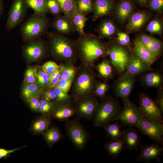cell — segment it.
<instances>
[{
  "mask_svg": "<svg viewBox=\"0 0 163 163\" xmlns=\"http://www.w3.org/2000/svg\"><path fill=\"white\" fill-rule=\"evenodd\" d=\"M75 42L82 64L90 68L97 59L107 55L108 44L94 34L85 33L79 35Z\"/></svg>",
  "mask_w": 163,
  "mask_h": 163,
  "instance_id": "cell-1",
  "label": "cell"
},
{
  "mask_svg": "<svg viewBox=\"0 0 163 163\" xmlns=\"http://www.w3.org/2000/svg\"><path fill=\"white\" fill-rule=\"evenodd\" d=\"M47 37L51 54L55 59L75 64L78 58L75 41L53 32H49Z\"/></svg>",
  "mask_w": 163,
  "mask_h": 163,
  "instance_id": "cell-2",
  "label": "cell"
},
{
  "mask_svg": "<svg viewBox=\"0 0 163 163\" xmlns=\"http://www.w3.org/2000/svg\"><path fill=\"white\" fill-rule=\"evenodd\" d=\"M96 82L95 75L90 68L82 64L77 69L71 86V96L75 101L94 95Z\"/></svg>",
  "mask_w": 163,
  "mask_h": 163,
  "instance_id": "cell-3",
  "label": "cell"
},
{
  "mask_svg": "<svg viewBox=\"0 0 163 163\" xmlns=\"http://www.w3.org/2000/svg\"><path fill=\"white\" fill-rule=\"evenodd\" d=\"M122 108L118 102L110 96L106 97L98 105L93 118V126L103 127L115 119Z\"/></svg>",
  "mask_w": 163,
  "mask_h": 163,
  "instance_id": "cell-4",
  "label": "cell"
},
{
  "mask_svg": "<svg viewBox=\"0 0 163 163\" xmlns=\"http://www.w3.org/2000/svg\"><path fill=\"white\" fill-rule=\"evenodd\" d=\"M48 24V19L45 15L34 13L21 27L23 40L29 42L39 38L45 33Z\"/></svg>",
  "mask_w": 163,
  "mask_h": 163,
  "instance_id": "cell-5",
  "label": "cell"
},
{
  "mask_svg": "<svg viewBox=\"0 0 163 163\" xmlns=\"http://www.w3.org/2000/svg\"><path fill=\"white\" fill-rule=\"evenodd\" d=\"M143 135L163 145V124L159 120L143 116L136 126Z\"/></svg>",
  "mask_w": 163,
  "mask_h": 163,
  "instance_id": "cell-6",
  "label": "cell"
},
{
  "mask_svg": "<svg viewBox=\"0 0 163 163\" xmlns=\"http://www.w3.org/2000/svg\"><path fill=\"white\" fill-rule=\"evenodd\" d=\"M67 121L66 129L70 139L77 150L84 149L88 140V133L77 120Z\"/></svg>",
  "mask_w": 163,
  "mask_h": 163,
  "instance_id": "cell-7",
  "label": "cell"
},
{
  "mask_svg": "<svg viewBox=\"0 0 163 163\" xmlns=\"http://www.w3.org/2000/svg\"><path fill=\"white\" fill-rule=\"evenodd\" d=\"M124 107L115 119L120 120L125 125L130 127H136L143 115L139 107L131 103L129 98L123 99Z\"/></svg>",
  "mask_w": 163,
  "mask_h": 163,
  "instance_id": "cell-8",
  "label": "cell"
},
{
  "mask_svg": "<svg viewBox=\"0 0 163 163\" xmlns=\"http://www.w3.org/2000/svg\"><path fill=\"white\" fill-rule=\"evenodd\" d=\"M107 55L110 63L117 71L121 74L124 72L130 54L125 47L114 43L108 44Z\"/></svg>",
  "mask_w": 163,
  "mask_h": 163,
  "instance_id": "cell-9",
  "label": "cell"
},
{
  "mask_svg": "<svg viewBox=\"0 0 163 163\" xmlns=\"http://www.w3.org/2000/svg\"><path fill=\"white\" fill-rule=\"evenodd\" d=\"M75 101V114L78 117L89 120L93 119L99 104L94 95L83 97Z\"/></svg>",
  "mask_w": 163,
  "mask_h": 163,
  "instance_id": "cell-10",
  "label": "cell"
},
{
  "mask_svg": "<svg viewBox=\"0 0 163 163\" xmlns=\"http://www.w3.org/2000/svg\"><path fill=\"white\" fill-rule=\"evenodd\" d=\"M28 42L24 47L23 53L28 61L30 62L37 61L45 56L46 53L47 47L43 40H35Z\"/></svg>",
  "mask_w": 163,
  "mask_h": 163,
  "instance_id": "cell-11",
  "label": "cell"
},
{
  "mask_svg": "<svg viewBox=\"0 0 163 163\" xmlns=\"http://www.w3.org/2000/svg\"><path fill=\"white\" fill-rule=\"evenodd\" d=\"M27 7L25 0H14L6 24L8 30L14 29L20 23L25 15Z\"/></svg>",
  "mask_w": 163,
  "mask_h": 163,
  "instance_id": "cell-12",
  "label": "cell"
},
{
  "mask_svg": "<svg viewBox=\"0 0 163 163\" xmlns=\"http://www.w3.org/2000/svg\"><path fill=\"white\" fill-rule=\"evenodd\" d=\"M139 107L144 115L163 122L160 109L149 95L144 92L141 93L139 95Z\"/></svg>",
  "mask_w": 163,
  "mask_h": 163,
  "instance_id": "cell-13",
  "label": "cell"
},
{
  "mask_svg": "<svg viewBox=\"0 0 163 163\" xmlns=\"http://www.w3.org/2000/svg\"><path fill=\"white\" fill-rule=\"evenodd\" d=\"M153 71L151 65L140 60L133 51L130 54L125 72L121 76H135L143 72Z\"/></svg>",
  "mask_w": 163,
  "mask_h": 163,
  "instance_id": "cell-14",
  "label": "cell"
},
{
  "mask_svg": "<svg viewBox=\"0 0 163 163\" xmlns=\"http://www.w3.org/2000/svg\"><path fill=\"white\" fill-rule=\"evenodd\" d=\"M135 82V76H121L113 84L115 95L123 99L129 98Z\"/></svg>",
  "mask_w": 163,
  "mask_h": 163,
  "instance_id": "cell-15",
  "label": "cell"
},
{
  "mask_svg": "<svg viewBox=\"0 0 163 163\" xmlns=\"http://www.w3.org/2000/svg\"><path fill=\"white\" fill-rule=\"evenodd\" d=\"M163 151L162 145L157 143L150 145L141 146L140 151L136 157V159L146 163H149L154 159L159 161L160 157L163 155Z\"/></svg>",
  "mask_w": 163,
  "mask_h": 163,
  "instance_id": "cell-16",
  "label": "cell"
},
{
  "mask_svg": "<svg viewBox=\"0 0 163 163\" xmlns=\"http://www.w3.org/2000/svg\"><path fill=\"white\" fill-rule=\"evenodd\" d=\"M150 17V14L145 11H134L128 20L126 30L129 32L138 31L148 21Z\"/></svg>",
  "mask_w": 163,
  "mask_h": 163,
  "instance_id": "cell-17",
  "label": "cell"
},
{
  "mask_svg": "<svg viewBox=\"0 0 163 163\" xmlns=\"http://www.w3.org/2000/svg\"><path fill=\"white\" fill-rule=\"evenodd\" d=\"M75 113V106L71 101L56 103L51 116L59 120L63 121L68 120Z\"/></svg>",
  "mask_w": 163,
  "mask_h": 163,
  "instance_id": "cell-18",
  "label": "cell"
},
{
  "mask_svg": "<svg viewBox=\"0 0 163 163\" xmlns=\"http://www.w3.org/2000/svg\"><path fill=\"white\" fill-rule=\"evenodd\" d=\"M134 8L132 0H119L115 5L113 11L117 20L124 23L128 20L134 12Z\"/></svg>",
  "mask_w": 163,
  "mask_h": 163,
  "instance_id": "cell-19",
  "label": "cell"
},
{
  "mask_svg": "<svg viewBox=\"0 0 163 163\" xmlns=\"http://www.w3.org/2000/svg\"><path fill=\"white\" fill-rule=\"evenodd\" d=\"M93 20L109 15L113 11L114 0H92Z\"/></svg>",
  "mask_w": 163,
  "mask_h": 163,
  "instance_id": "cell-20",
  "label": "cell"
},
{
  "mask_svg": "<svg viewBox=\"0 0 163 163\" xmlns=\"http://www.w3.org/2000/svg\"><path fill=\"white\" fill-rule=\"evenodd\" d=\"M137 38L157 59L162 49V42L157 38L145 34L139 35Z\"/></svg>",
  "mask_w": 163,
  "mask_h": 163,
  "instance_id": "cell-21",
  "label": "cell"
},
{
  "mask_svg": "<svg viewBox=\"0 0 163 163\" xmlns=\"http://www.w3.org/2000/svg\"><path fill=\"white\" fill-rule=\"evenodd\" d=\"M132 128L122 131L121 138L124 142L125 150L137 151L138 150L141 138L137 130Z\"/></svg>",
  "mask_w": 163,
  "mask_h": 163,
  "instance_id": "cell-22",
  "label": "cell"
},
{
  "mask_svg": "<svg viewBox=\"0 0 163 163\" xmlns=\"http://www.w3.org/2000/svg\"><path fill=\"white\" fill-rule=\"evenodd\" d=\"M133 51L140 60L151 65L157 60L137 38L133 41Z\"/></svg>",
  "mask_w": 163,
  "mask_h": 163,
  "instance_id": "cell-23",
  "label": "cell"
},
{
  "mask_svg": "<svg viewBox=\"0 0 163 163\" xmlns=\"http://www.w3.org/2000/svg\"><path fill=\"white\" fill-rule=\"evenodd\" d=\"M52 25L57 32L62 34H68L74 30L71 21L65 15L56 16Z\"/></svg>",
  "mask_w": 163,
  "mask_h": 163,
  "instance_id": "cell-24",
  "label": "cell"
},
{
  "mask_svg": "<svg viewBox=\"0 0 163 163\" xmlns=\"http://www.w3.org/2000/svg\"><path fill=\"white\" fill-rule=\"evenodd\" d=\"M149 71L145 73L141 78L144 85L148 87L155 88L157 89L163 88V77L158 72Z\"/></svg>",
  "mask_w": 163,
  "mask_h": 163,
  "instance_id": "cell-25",
  "label": "cell"
},
{
  "mask_svg": "<svg viewBox=\"0 0 163 163\" xmlns=\"http://www.w3.org/2000/svg\"><path fill=\"white\" fill-rule=\"evenodd\" d=\"M104 148L109 156L115 159L125 150L124 141L122 138L111 139L104 144Z\"/></svg>",
  "mask_w": 163,
  "mask_h": 163,
  "instance_id": "cell-26",
  "label": "cell"
},
{
  "mask_svg": "<svg viewBox=\"0 0 163 163\" xmlns=\"http://www.w3.org/2000/svg\"><path fill=\"white\" fill-rule=\"evenodd\" d=\"M42 89L38 83L23 82L22 94L24 99L28 102L33 97L42 95Z\"/></svg>",
  "mask_w": 163,
  "mask_h": 163,
  "instance_id": "cell-27",
  "label": "cell"
},
{
  "mask_svg": "<svg viewBox=\"0 0 163 163\" xmlns=\"http://www.w3.org/2000/svg\"><path fill=\"white\" fill-rule=\"evenodd\" d=\"M97 31L98 33V37L101 39L109 38L115 34L116 27L111 21L105 20L100 24Z\"/></svg>",
  "mask_w": 163,
  "mask_h": 163,
  "instance_id": "cell-28",
  "label": "cell"
},
{
  "mask_svg": "<svg viewBox=\"0 0 163 163\" xmlns=\"http://www.w3.org/2000/svg\"><path fill=\"white\" fill-rule=\"evenodd\" d=\"M87 18L86 15L78 10L76 9L72 21L74 30L79 35L84 34V28Z\"/></svg>",
  "mask_w": 163,
  "mask_h": 163,
  "instance_id": "cell-29",
  "label": "cell"
},
{
  "mask_svg": "<svg viewBox=\"0 0 163 163\" xmlns=\"http://www.w3.org/2000/svg\"><path fill=\"white\" fill-rule=\"evenodd\" d=\"M96 69L99 75L104 79L108 80L113 76V67L107 59H104L98 64Z\"/></svg>",
  "mask_w": 163,
  "mask_h": 163,
  "instance_id": "cell-30",
  "label": "cell"
},
{
  "mask_svg": "<svg viewBox=\"0 0 163 163\" xmlns=\"http://www.w3.org/2000/svg\"><path fill=\"white\" fill-rule=\"evenodd\" d=\"M43 136L46 143L50 146L52 145L62 138V135L60 131L57 128L53 126L46 130Z\"/></svg>",
  "mask_w": 163,
  "mask_h": 163,
  "instance_id": "cell-31",
  "label": "cell"
},
{
  "mask_svg": "<svg viewBox=\"0 0 163 163\" xmlns=\"http://www.w3.org/2000/svg\"><path fill=\"white\" fill-rule=\"evenodd\" d=\"M64 15L72 21L76 9V0H57Z\"/></svg>",
  "mask_w": 163,
  "mask_h": 163,
  "instance_id": "cell-32",
  "label": "cell"
},
{
  "mask_svg": "<svg viewBox=\"0 0 163 163\" xmlns=\"http://www.w3.org/2000/svg\"><path fill=\"white\" fill-rule=\"evenodd\" d=\"M74 65L72 62H65L60 65L61 79L73 80L77 69Z\"/></svg>",
  "mask_w": 163,
  "mask_h": 163,
  "instance_id": "cell-33",
  "label": "cell"
},
{
  "mask_svg": "<svg viewBox=\"0 0 163 163\" xmlns=\"http://www.w3.org/2000/svg\"><path fill=\"white\" fill-rule=\"evenodd\" d=\"M118 120L113 123H108L103 127L107 135V137L111 139L120 138L122 137V131L121 130V126L119 124Z\"/></svg>",
  "mask_w": 163,
  "mask_h": 163,
  "instance_id": "cell-34",
  "label": "cell"
},
{
  "mask_svg": "<svg viewBox=\"0 0 163 163\" xmlns=\"http://www.w3.org/2000/svg\"><path fill=\"white\" fill-rule=\"evenodd\" d=\"M28 7L32 9L34 13L45 15L48 12L45 0H25Z\"/></svg>",
  "mask_w": 163,
  "mask_h": 163,
  "instance_id": "cell-35",
  "label": "cell"
},
{
  "mask_svg": "<svg viewBox=\"0 0 163 163\" xmlns=\"http://www.w3.org/2000/svg\"><path fill=\"white\" fill-rule=\"evenodd\" d=\"M50 121L47 116H43L33 123L32 129L35 133H41L44 132L49 127Z\"/></svg>",
  "mask_w": 163,
  "mask_h": 163,
  "instance_id": "cell-36",
  "label": "cell"
},
{
  "mask_svg": "<svg viewBox=\"0 0 163 163\" xmlns=\"http://www.w3.org/2000/svg\"><path fill=\"white\" fill-rule=\"evenodd\" d=\"M145 29L147 31L151 34L161 35L163 32V23L159 19H154L148 23Z\"/></svg>",
  "mask_w": 163,
  "mask_h": 163,
  "instance_id": "cell-37",
  "label": "cell"
},
{
  "mask_svg": "<svg viewBox=\"0 0 163 163\" xmlns=\"http://www.w3.org/2000/svg\"><path fill=\"white\" fill-rule=\"evenodd\" d=\"M37 83L43 90L48 88L50 84L49 75L43 70L42 66L35 67Z\"/></svg>",
  "mask_w": 163,
  "mask_h": 163,
  "instance_id": "cell-38",
  "label": "cell"
},
{
  "mask_svg": "<svg viewBox=\"0 0 163 163\" xmlns=\"http://www.w3.org/2000/svg\"><path fill=\"white\" fill-rule=\"evenodd\" d=\"M55 104L42 96L40 97V106L39 112L42 116H51Z\"/></svg>",
  "mask_w": 163,
  "mask_h": 163,
  "instance_id": "cell-39",
  "label": "cell"
},
{
  "mask_svg": "<svg viewBox=\"0 0 163 163\" xmlns=\"http://www.w3.org/2000/svg\"><path fill=\"white\" fill-rule=\"evenodd\" d=\"M76 9L86 16L93 10L92 0H76Z\"/></svg>",
  "mask_w": 163,
  "mask_h": 163,
  "instance_id": "cell-40",
  "label": "cell"
},
{
  "mask_svg": "<svg viewBox=\"0 0 163 163\" xmlns=\"http://www.w3.org/2000/svg\"><path fill=\"white\" fill-rule=\"evenodd\" d=\"M110 88L109 85L105 82H97L95 85L94 95L101 98H104Z\"/></svg>",
  "mask_w": 163,
  "mask_h": 163,
  "instance_id": "cell-41",
  "label": "cell"
},
{
  "mask_svg": "<svg viewBox=\"0 0 163 163\" xmlns=\"http://www.w3.org/2000/svg\"><path fill=\"white\" fill-rule=\"evenodd\" d=\"M48 11L56 16L60 15L62 12L60 5L57 0H45Z\"/></svg>",
  "mask_w": 163,
  "mask_h": 163,
  "instance_id": "cell-42",
  "label": "cell"
},
{
  "mask_svg": "<svg viewBox=\"0 0 163 163\" xmlns=\"http://www.w3.org/2000/svg\"><path fill=\"white\" fill-rule=\"evenodd\" d=\"M117 40L118 44L120 46L127 47L131 50V42L128 34L123 32H118L117 34Z\"/></svg>",
  "mask_w": 163,
  "mask_h": 163,
  "instance_id": "cell-43",
  "label": "cell"
},
{
  "mask_svg": "<svg viewBox=\"0 0 163 163\" xmlns=\"http://www.w3.org/2000/svg\"><path fill=\"white\" fill-rule=\"evenodd\" d=\"M50 88H51L56 94L57 97V102L71 101L72 96L68 94V93L65 92L60 88L55 86Z\"/></svg>",
  "mask_w": 163,
  "mask_h": 163,
  "instance_id": "cell-44",
  "label": "cell"
},
{
  "mask_svg": "<svg viewBox=\"0 0 163 163\" xmlns=\"http://www.w3.org/2000/svg\"><path fill=\"white\" fill-rule=\"evenodd\" d=\"M27 83H38L35 67H30L26 70L24 82Z\"/></svg>",
  "mask_w": 163,
  "mask_h": 163,
  "instance_id": "cell-45",
  "label": "cell"
},
{
  "mask_svg": "<svg viewBox=\"0 0 163 163\" xmlns=\"http://www.w3.org/2000/svg\"><path fill=\"white\" fill-rule=\"evenodd\" d=\"M147 6L151 11L161 12L163 10V0H148Z\"/></svg>",
  "mask_w": 163,
  "mask_h": 163,
  "instance_id": "cell-46",
  "label": "cell"
},
{
  "mask_svg": "<svg viewBox=\"0 0 163 163\" xmlns=\"http://www.w3.org/2000/svg\"><path fill=\"white\" fill-rule=\"evenodd\" d=\"M42 67L44 71L49 75L53 71L59 69L60 66L54 62L49 61L44 63Z\"/></svg>",
  "mask_w": 163,
  "mask_h": 163,
  "instance_id": "cell-47",
  "label": "cell"
},
{
  "mask_svg": "<svg viewBox=\"0 0 163 163\" xmlns=\"http://www.w3.org/2000/svg\"><path fill=\"white\" fill-rule=\"evenodd\" d=\"M73 80L60 79L54 86L68 93L71 88Z\"/></svg>",
  "mask_w": 163,
  "mask_h": 163,
  "instance_id": "cell-48",
  "label": "cell"
},
{
  "mask_svg": "<svg viewBox=\"0 0 163 163\" xmlns=\"http://www.w3.org/2000/svg\"><path fill=\"white\" fill-rule=\"evenodd\" d=\"M41 95L55 103L57 102V97L51 88L48 87L43 90Z\"/></svg>",
  "mask_w": 163,
  "mask_h": 163,
  "instance_id": "cell-49",
  "label": "cell"
},
{
  "mask_svg": "<svg viewBox=\"0 0 163 163\" xmlns=\"http://www.w3.org/2000/svg\"><path fill=\"white\" fill-rule=\"evenodd\" d=\"M28 103L31 109L35 111L39 112L40 106V96L33 97Z\"/></svg>",
  "mask_w": 163,
  "mask_h": 163,
  "instance_id": "cell-50",
  "label": "cell"
},
{
  "mask_svg": "<svg viewBox=\"0 0 163 163\" xmlns=\"http://www.w3.org/2000/svg\"><path fill=\"white\" fill-rule=\"evenodd\" d=\"M160 109L161 113H163V88L157 89V96L154 100Z\"/></svg>",
  "mask_w": 163,
  "mask_h": 163,
  "instance_id": "cell-51",
  "label": "cell"
},
{
  "mask_svg": "<svg viewBox=\"0 0 163 163\" xmlns=\"http://www.w3.org/2000/svg\"><path fill=\"white\" fill-rule=\"evenodd\" d=\"M22 147H21L18 148H15L11 150H8L0 148V160L3 158H6L9 156L10 154L20 149Z\"/></svg>",
  "mask_w": 163,
  "mask_h": 163,
  "instance_id": "cell-52",
  "label": "cell"
},
{
  "mask_svg": "<svg viewBox=\"0 0 163 163\" xmlns=\"http://www.w3.org/2000/svg\"><path fill=\"white\" fill-rule=\"evenodd\" d=\"M60 72L52 80L50 83L48 87H51L54 86L61 79Z\"/></svg>",
  "mask_w": 163,
  "mask_h": 163,
  "instance_id": "cell-53",
  "label": "cell"
},
{
  "mask_svg": "<svg viewBox=\"0 0 163 163\" xmlns=\"http://www.w3.org/2000/svg\"><path fill=\"white\" fill-rule=\"evenodd\" d=\"M60 72V68L58 69L53 71L49 75L50 83L52 79L54 78Z\"/></svg>",
  "mask_w": 163,
  "mask_h": 163,
  "instance_id": "cell-54",
  "label": "cell"
},
{
  "mask_svg": "<svg viewBox=\"0 0 163 163\" xmlns=\"http://www.w3.org/2000/svg\"><path fill=\"white\" fill-rule=\"evenodd\" d=\"M140 6L143 7L147 6L148 0H135Z\"/></svg>",
  "mask_w": 163,
  "mask_h": 163,
  "instance_id": "cell-55",
  "label": "cell"
},
{
  "mask_svg": "<svg viewBox=\"0 0 163 163\" xmlns=\"http://www.w3.org/2000/svg\"><path fill=\"white\" fill-rule=\"evenodd\" d=\"M3 10V3L2 0H0V18L2 15Z\"/></svg>",
  "mask_w": 163,
  "mask_h": 163,
  "instance_id": "cell-56",
  "label": "cell"
}]
</instances>
